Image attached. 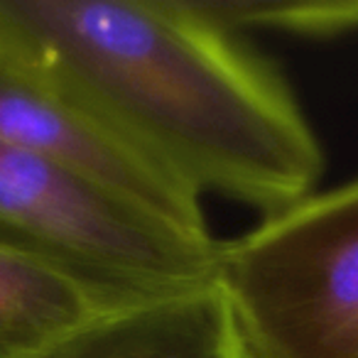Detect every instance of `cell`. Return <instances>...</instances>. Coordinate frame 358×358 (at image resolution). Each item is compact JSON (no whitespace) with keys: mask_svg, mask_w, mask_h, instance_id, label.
<instances>
[{"mask_svg":"<svg viewBox=\"0 0 358 358\" xmlns=\"http://www.w3.org/2000/svg\"><path fill=\"white\" fill-rule=\"evenodd\" d=\"M0 57L99 115L196 194L273 216L324 152L273 64L189 0H0Z\"/></svg>","mask_w":358,"mask_h":358,"instance_id":"cell-1","label":"cell"},{"mask_svg":"<svg viewBox=\"0 0 358 358\" xmlns=\"http://www.w3.org/2000/svg\"><path fill=\"white\" fill-rule=\"evenodd\" d=\"M214 285L245 358H358V179L219 243Z\"/></svg>","mask_w":358,"mask_h":358,"instance_id":"cell-2","label":"cell"},{"mask_svg":"<svg viewBox=\"0 0 358 358\" xmlns=\"http://www.w3.org/2000/svg\"><path fill=\"white\" fill-rule=\"evenodd\" d=\"M219 243L0 140V245L118 304L214 282Z\"/></svg>","mask_w":358,"mask_h":358,"instance_id":"cell-3","label":"cell"},{"mask_svg":"<svg viewBox=\"0 0 358 358\" xmlns=\"http://www.w3.org/2000/svg\"><path fill=\"white\" fill-rule=\"evenodd\" d=\"M0 140L145 206L179 229L211 236L194 189L89 108L6 57H0Z\"/></svg>","mask_w":358,"mask_h":358,"instance_id":"cell-4","label":"cell"},{"mask_svg":"<svg viewBox=\"0 0 358 358\" xmlns=\"http://www.w3.org/2000/svg\"><path fill=\"white\" fill-rule=\"evenodd\" d=\"M37 358H245L214 282L115 307Z\"/></svg>","mask_w":358,"mask_h":358,"instance_id":"cell-5","label":"cell"},{"mask_svg":"<svg viewBox=\"0 0 358 358\" xmlns=\"http://www.w3.org/2000/svg\"><path fill=\"white\" fill-rule=\"evenodd\" d=\"M125 304L74 275L0 245V358H37L89 319Z\"/></svg>","mask_w":358,"mask_h":358,"instance_id":"cell-6","label":"cell"},{"mask_svg":"<svg viewBox=\"0 0 358 358\" xmlns=\"http://www.w3.org/2000/svg\"><path fill=\"white\" fill-rule=\"evenodd\" d=\"M189 6L214 25L265 27L289 35L336 37L358 30V3L348 0H317V3H265V0H189Z\"/></svg>","mask_w":358,"mask_h":358,"instance_id":"cell-7","label":"cell"}]
</instances>
